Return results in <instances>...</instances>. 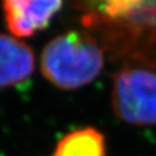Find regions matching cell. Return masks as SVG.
Returning <instances> with one entry per match:
<instances>
[{
    "mask_svg": "<svg viewBox=\"0 0 156 156\" xmlns=\"http://www.w3.org/2000/svg\"><path fill=\"white\" fill-rule=\"evenodd\" d=\"M86 28L113 41L156 30V0H76Z\"/></svg>",
    "mask_w": 156,
    "mask_h": 156,
    "instance_id": "7a4b0ae2",
    "label": "cell"
},
{
    "mask_svg": "<svg viewBox=\"0 0 156 156\" xmlns=\"http://www.w3.org/2000/svg\"><path fill=\"white\" fill-rule=\"evenodd\" d=\"M105 135L96 128L85 127L63 136L52 156H106Z\"/></svg>",
    "mask_w": 156,
    "mask_h": 156,
    "instance_id": "8992f818",
    "label": "cell"
},
{
    "mask_svg": "<svg viewBox=\"0 0 156 156\" xmlns=\"http://www.w3.org/2000/svg\"><path fill=\"white\" fill-rule=\"evenodd\" d=\"M112 109L133 126H156V69L128 64L113 77Z\"/></svg>",
    "mask_w": 156,
    "mask_h": 156,
    "instance_id": "3957f363",
    "label": "cell"
},
{
    "mask_svg": "<svg viewBox=\"0 0 156 156\" xmlns=\"http://www.w3.org/2000/svg\"><path fill=\"white\" fill-rule=\"evenodd\" d=\"M64 0H3L8 30L16 38H26L46 30L60 11Z\"/></svg>",
    "mask_w": 156,
    "mask_h": 156,
    "instance_id": "277c9868",
    "label": "cell"
},
{
    "mask_svg": "<svg viewBox=\"0 0 156 156\" xmlns=\"http://www.w3.org/2000/svg\"><path fill=\"white\" fill-rule=\"evenodd\" d=\"M34 68L33 49L14 36L0 33V89L25 83L32 76Z\"/></svg>",
    "mask_w": 156,
    "mask_h": 156,
    "instance_id": "5b68a950",
    "label": "cell"
},
{
    "mask_svg": "<svg viewBox=\"0 0 156 156\" xmlns=\"http://www.w3.org/2000/svg\"><path fill=\"white\" fill-rule=\"evenodd\" d=\"M103 65V49L89 31L71 30L58 34L44 46L41 54V71L44 79L65 91L92 83L101 74Z\"/></svg>",
    "mask_w": 156,
    "mask_h": 156,
    "instance_id": "6da1fadb",
    "label": "cell"
}]
</instances>
